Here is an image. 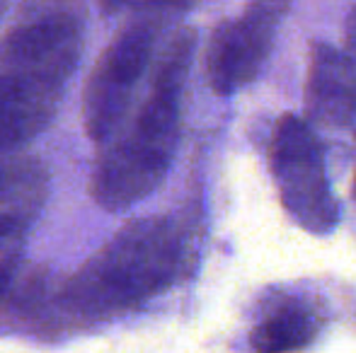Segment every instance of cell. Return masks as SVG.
Returning <instances> with one entry per match:
<instances>
[{
  "mask_svg": "<svg viewBox=\"0 0 356 353\" xmlns=\"http://www.w3.org/2000/svg\"><path fill=\"white\" fill-rule=\"evenodd\" d=\"M182 235L170 218H141L124 225L73 276L68 302L88 317L134 310L175 281Z\"/></svg>",
  "mask_w": 356,
  "mask_h": 353,
  "instance_id": "cell-3",
  "label": "cell"
},
{
  "mask_svg": "<svg viewBox=\"0 0 356 353\" xmlns=\"http://www.w3.org/2000/svg\"><path fill=\"white\" fill-rule=\"evenodd\" d=\"M24 136L8 121L5 117H0V157L8 155V153H15L24 146Z\"/></svg>",
  "mask_w": 356,
  "mask_h": 353,
  "instance_id": "cell-10",
  "label": "cell"
},
{
  "mask_svg": "<svg viewBox=\"0 0 356 353\" xmlns=\"http://www.w3.org/2000/svg\"><path fill=\"white\" fill-rule=\"evenodd\" d=\"M284 12L286 5L257 3L216 29L207 53L209 83L216 92L233 94L262 73Z\"/></svg>",
  "mask_w": 356,
  "mask_h": 353,
  "instance_id": "cell-6",
  "label": "cell"
},
{
  "mask_svg": "<svg viewBox=\"0 0 356 353\" xmlns=\"http://www.w3.org/2000/svg\"><path fill=\"white\" fill-rule=\"evenodd\" d=\"M347 37H349V46L354 51V61H356V10L349 15V24H347Z\"/></svg>",
  "mask_w": 356,
  "mask_h": 353,
  "instance_id": "cell-11",
  "label": "cell"
},
{
  "mask_svg": "<svg viewBox=\"0 0 356 353\" xmlns=\"http://www.w3.org/2000/svg\"><path fill=\"white\" fill-rule=\"evenodd\" d=\"M194 29L184 27L168 44L153 85L134 121L117 133L92 172V196L107 211H127L163 184L179 141L182 89L192 66Z\"/></svg>",
  "mask_w": 356,
  "mask_h": 353,
  "instance_id": "cell-1",
  "label": "cell"
},
{
  "mask_svg": "<svg viewBox=\"0 0 356 353\" xmlns=\"http://www.w3.org/2000/svg\"><path fill=\"white\" fill-rule=\"evenodd\" d=\"M83 51V17L73 8H37L0 42V114L27 138L51 123Z\"/></svg>",
  "mask_w": 356,
  "mask_h": 353,
  "instance_id": "cell-2",
  "label": "cell"
},
{
  "mask_svg": "<svg viewBox=\"0 0 356 353\" xmlns=\"http://www.w3.org/2000/svg\"><path fill=\"white\" fill-rule=\"evenodd\" d=\"M49 198V172L39 160L0 165V240H27Z\"/></svg>",
  "mask_w": 356,
  "mask_h": 353,
  "instance_id": "cell-8",
  "label": "cell"
},
{
  "mask_svg": "<svg viewBox=\"0 0 356 353\" xmlns=\"http://www.w3.org/2000/svg\"><path fill=\"white\" fill-rule=\"evenodd\" d=\"M5 10H8V5H5V3H0V17H3V12H5Z\"/></svg>",
  "mask_w": 356,
  "mask_h": 353,
  "instance_id": "cell-12",
  "label": "cell"
},
{
  "mask_svg": "<svg viewBox=\"0 0 356 353\" xmlns=\"http://www.w3.org/2000/svg\"><path fill=\"white\" fill-rule=\"evenodd\" d=\"M320 317L300 298H279L250 332L252 353H296L313 344Z\"/></svg>",
  "mask_w": 356,
  "mask_h": 353,
  "instance_id": "cell-9",
  "label": "cell"
},
{
  "mask_svg": "<svg viewBox=\"0 0 356 353\" xmlns=\"http://www.w3.org/2000/svg\"><path fill=\"white\" fill-rule=\"evenodd\" d=\"M308 112L327 126H347L356 114V61L347 53L318 44L310 61Z\"/></svg>",
  "mask_w": 356,
  "mask_h": 353,
  "instance_id": "cell-7",
  "label": "cell"
},
{
  "mask_svg": "<svg viewBox=\"0 0 356 353\" xmlns=\"http://www.w3.org/2000/svg\"><path fill=\"white\" fill-rule=\"evenodd\" d=\"M158 12L160 8H148L145 15L134 17V22H129L104 49L90 76L83 97V121L88 136L99 146H107L122 131L124 117L148 71L163 27Z\"/></svg>",
  "mask_w": 356,
  "mask_h": 353,
  "instance_id": "cell-4",
  "label": "cell"
},
{
  "mask_svg": "<svg viewBox=\"0 0 356 353\" xmlns=\"http://www.w3.org/2000/svg\"><path fill=\"white\" fill-rule=\"evenodd\" d=\"M272 172L289 216L313 235L339 223V206L325 172L323 146L303 119L286 114L272 138Z\"/></svg>",
  "mask_w": 356,
  "mask_h": 353,
  "instance_id": "cell-5",
  "label": "cell"
},
{
  "mask_svg": "<svg viewBox=\"0 0 356 353\" xmlns=\"http://www.w3.org/2000/svg\"><path fill=\"white\" fill-rule=\"evenodd\" d=\"M352 189H354V196H356V179H354V187Z\"/></svg>",
  "mask_w": 356,
  "mask_h": 353,
  "instance_id": "cell-13",
  "label": "cell"
}]
</instances>
